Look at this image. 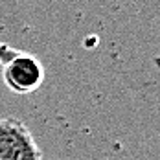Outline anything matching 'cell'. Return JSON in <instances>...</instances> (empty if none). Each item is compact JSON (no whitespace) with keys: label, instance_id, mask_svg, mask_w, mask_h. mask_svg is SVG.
<instances>
[{"label":"cell","instance_id":"1","mask_svg":"<svg viewBox=\"0 0 160 160\" xmlns=\"http://www.w3.org/2000/svg\"><path fill=\"white\" fill-rule=\"evenodd\" d=\"M0 160H42L30 129L17 118L0 120Z\"/></svg>","mask_w":160,"mask_h":160},{"label":"cell","instance_id":"2","mask_svg":"<svg viewBox=\"0 0 160 160\" xmlns=\"http://www.w3.org/2000/svg\"><path fill=\"white\" fill-rule=\"evenodd\" d=\"M2 78L9 90H13L17 94H28V92H33L42 83L44 70L37 57L17 52L9 61H6Z\"/></svg>","mask_w":160,"mask_h":160}]
</instances>
